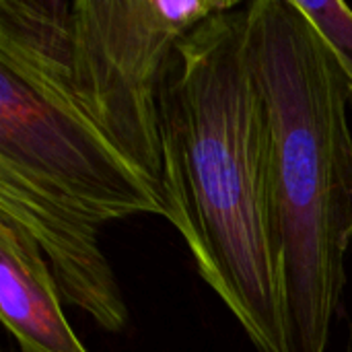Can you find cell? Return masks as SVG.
I'll return each mask as SVG.
<instances>
[{
  "instance_id": "cell-1",
  "label": "cell",
  "mask_w": 352,
  "mask_h": 352,
  "mask_svg": "<svg viewBox=\"0 0 352 352\" xmlns=\"http://www.w3.org/2000/svg\"><path fill=\"white\" fill-rule=\"evenodd\" d=\"M159 101L165 219L252 346L293 352L270 118L248 56V4L204 19L175 43Z\"/></svg>"
},
{
  "instance_id": "cell-2",
  "label": "cell",
  "mask_w": 352,
  "mask_h": 352,
  "mask_svg": "<svg viewBox=\"0 0 352 352\" xmlns=\"http://www.w3.org/2000/svg\"><path fill=\"white\" fill-rule=\"evenodd\" d=\"M248 56L270 118L293 352H328L352 243L344 76L295 0L248 2Z\"/></svg>"
},
{
  "instance_id": "cell-3",
  "label": "cell",
  "mask_w": 352,
  "mask_h": 352,
  "mask_svg": "<svg viewBox=\"0 0 352 352\" xmlns=\"http://www.w3.org/2000/svg\"><path fill=\"white\" fill-rule=\"evenodd\" d=\"M72 2L0 0V167L97 225L165 219L159 186L87 116L70 85Z\"/></svg>"
},
{
  "instance_id": "cell-4",
  "label": "cell",
  "mask_w": 352,
  "mask_h": 352,
  "mask_svg": "<svg viewBox=\"0 0 352 352\" xmlns=\"http://www.w3.org/2000/svg\"><path fill=\"white\" fill-rule=\"evenodd\" d=\"M237 0H76L70 85L87 116L161 190L159 99L175 43Z\"/></svg>"
},
{
  "instance_id": "cell-5",
  "label": "cell",
  "mask_w": 352,
  "mask_h": 352,
  "mask_svg": "<svg viewBox=\"0 0 352 352\" xmlns=\"http://www.w3.org/2000/svg\"><path fill=\"white\" fill-rule=\"evenodd\" d=\"M0 217L23 227L39 245L62 301L80 309L103 332L126 330L130 311L101 248V225L4 167H0Z\"/></svg>"
},
{
  "instance_id": "cell-6",
  "label": "cell",
  "mask_w": 352,
  "mask_h": 352,
  "mask_svg": "<svg viewBox=\"0 0 352 352\" xmlns=\"http://www.w3.org/2000/svg\"><path fill=\"white\" fill-rule=\"evenodd\" d=\"M0 318L21 352H89L62 311V295L39 245L4 217H0Z\"/></svg>"
},
{
  "instance_id": "cell-7",
  "label": "cell",
  "mask_w": 352,
  "mask_h": 352,
  "mask_svg": "<svg viewBox=\"0 0 352 352\" xmlns=\"http://www.w3.org/2000/svg\"><path fill=\"white\" fill-rule=\"evenodd\" d=\"M297 6L309 16L316 29L326 39L330 52L334 54L340 72L344 76L349 107H352V8L338 0L326 2H303L295 0Z\"/></svg>"
}]
</instances>
